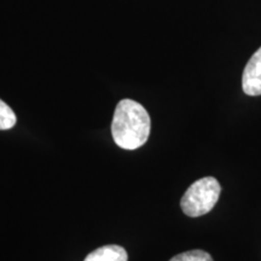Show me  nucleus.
Here are the masks:
<instances>
[{
    "mask_svg": "<svg viewBox=\"0 0 261 261\" xmlns=\"http://www.w3.org/2000/svg\"><path fill=\"white\" fill-rule=\"evenodd\" d=\"M151 120L142 104L132 99H122L116 106L112 122L114 142L120 148L136 150L149 138Z\"/></svg>",
    "mask_w": 261,
    "mask_h": 261,
    "instance_id": "nucleus-1",
    "label": "nucleus"
},
{
    "mask_svg": "<svg viewBox=\"0 0 261 261\" xmlns=\"http://www.w3.org/2000/svg\"><path fill=\"white\" fill-rule=\"evenodd\" d=\"M221 192L220 182L214 177H204L191 184L181 197L182 212L191 218L204 215L213 210Z\"/></svg>",
    "mask_w": 261,
    "mask_h": 261,
    "instance_id": "nucleus-2",
    "label": "nucleus"
},
{
    "mask_svg": "<svg viewBox=\"0 0 261 261\" xmlns=\"http://www.w3.org/2000/svg\"><path fill=\"white\" fill-rule=\"evenodd\" d=\"M242 89L248 96H261V47L257 48L244 68Z\"/></svg>",
    "mask_w": 261,
    "mask_h": 261,
    "instance_id": "nucleus-3",
    "label": "nucleus"
},
{
    "mask_svg": "<svg viewBox=\"0 0 261 261\" xmlns=\"http://www.w3.org/2000/svg\"><path fill=\"white\" fill-rule=\"evenodd\" d=\"M128 255L125 248L116 246V244H109L93 250L86 256L84 261H127Z\"/></svg>",
    "mask_w": 261,
    "mask_h": 261,
    "instance_id": "nucleus-4",
    "label": "nucleus"
},
{
    "mask_svg": "<svg viewBox=\"0 0 261 261\" xmlns=\"http://www.w3.org/2000/svg\"><path fill=\"white\" fill-rule=\"evenodd\" d=\"M17 117L14 110L0 99V129H10L16 125Z\"/></svg>",
    "mask_w": 261,
    "mask_h": 261,
    "instance_id": "nucleus-5",
    "label": "nucleus"
},
{
    "mask_svg": "<svg viewBox=\"0 0 261 261\" xmlns=\"http://www.w3.org/2000/svg\"><path fill=\"white\" fill-rule=\"evenodd\" d=\"M169 261H213V259H212V256L207 252L196 249L178 254V255L172 257Z\"/></svg>",
    "mask_w": 261,
    "mask_h": 261,
    "instance_id": "nucleus-6",
    "label": "nucleus"
}]
</instances>
